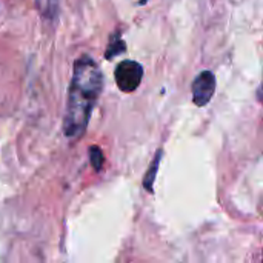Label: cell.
<instances>
[{"mask_svg":"<svg viewBox=\"0 0 263 263\" xmlns=\"http://www.w3.org/2000/svg\"><path fill=\"white\" fill-rule=\"evenodd\" d=\"M103 89V74L97 62L83 54L74 62L68 89L63 131L69 139H79L88 128L92 109Z\"/></svg>","mask_w":263,"mask_h":263,"instance_id":"6da1fadb","label":"cell"},{"mask_svg":"<svg viewBox=\"0 0 263 263\" xmlns=\"http://www.w3.org/2000/svg\"><path fill=\"white\" fill-rule=\"evenodd\" d=\"M114 79L120 91L134 92L143 79V66L136 60H123L116 66Z\"/></svg>","mask_w":263,"mask_h":263,"instance_id":"7a4b0ae2","label":"cell"},{"mask_svg":"<svg viewBox=\"0 0 263 263\" xmlns=\"http://www.w3.org/2000/svg\"><path fill=\"white\" fill-rule=\"evenodd\" d=\"M216 92V76L211 71H202L191 85L193 102L197 106H206Z\"/></svg>","mask_w":263,"mask_h":263,"instance_id":"3957f363","label":"cell"},{"mask_svg":"<svg viewBox=\"0 0 263 263\" xmlns=\"http://www.w3.org/2000/svg\"><path fill=\"white\" fill-rule=\"evenodd\" d=\"M40 17L46 23H55L59 18V0H34Z\"/></svg>","mask_w":263,"mask_h":263,"instance_id":"277c9868","label":"cell"},{"mask_svg":"<svg viewBox=\"0 0 263 263\" xmlns=\"http://www.w3.org/2000/svg\"><path fill=\"white\" fill-rule=\"evenodd\" d=\"M162 156H163V151L162 149H157L145 177H143V188L148 191V193H153L154 191V182H156V176H157V171H159V165H160V160H162Z\"/></svg>","mask_w":263,"mask_h":263,"instance_id":"5b68a950","label":"cell"},{"mask_svg":"<svg viewBox=\"0 0 263 263\" xmlns=\"http://www.w3.org/2000/svg\"><path fill=\"white\" fill-rule=\"evenodd\" d=\"M125 51H126V43H125V40L120 37L119 32H117V34H112V35H111V40H109V43H108V48H106V51H105V59H106V60H111V59H114V57L123 54Z\"/></svg>","mask_w":263,"mask_h":263,"instance_id":"8992f818","label":"cell"},{"mask_svg":"<svg viewBox=\"0 0 263 263\" xmlns=\"http://www.w3.org/2000/svg\"><path fill=\"white\" fill-rule=\"evenodd\" d=\"M89 160H91V165L94 166V170L99 171L102 168L105 157H103V153H102V149L99 146H91L89 148Z\"/></svg>","mask_w":263,"mask_h":263,"instance_id":"52a82bcc","label":"cell"},{"mask_svg":"<svg viewBox=\"0 0 263 263\" xmlns=\"http://www.w3.org/2000/svg\"><path fill=\"white\" fill-rule=\"evenodd\" d=\"M257 99H259L260 103H263V82L262 85L259 86V89H257Z\"/></svg>","mask_w":263,"mask_h":263,"instance_id":"ba28073f","label":"cell"},{"mask_svg":"<svg viewBox=\"0 0 263 263\" xmlns=\"http://www.w3.org/2000/svg\"><path fill=\"white\" fill-rule=\"evenodd\" d=\"M146 2H148V0H140V3H142V5H143V3H146Z\"/></svg>","mask_w":263,"mask_h":263,"instance_id":"9c48e42d","label":"cell"}]
</instances>
